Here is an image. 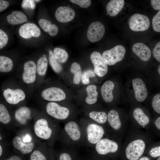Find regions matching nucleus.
Listing matches in <instances>:
<instances>
[{"label": "nucleus", "instance_id": "obj_3", "mask_svg": "<svg viewBox=\"0 0 160 160\" xmlns=\"http://www.w3.org/2000/svg\"><path fill=\"white\" fill-rule=\"evenodd\" d=\"M122 144L120 140L116 141L105 138L102 139L96 144L95 149L98 154L105 155L115 153L121 150Z\"/></svg>", "mask_w": 160, "mask_h": 160}, {"label": "nucleus", "instance_id": "obj_37", "mask_svg": "<svg viewBox=\"0 0 160 160\" xmlns=\"http://www.w3.org/2000/svg\"><path fill=\"white\" fill-rule=\"evenodd\" d=\"M30 160H47V158L41 151L35 150L31 154Z\"/></svg>", "mask_w": 160, "mask_h": 160}, {"label": "nucleus", "instance_id": "obj_5", "mask_svg": "<svg viewBox=\"0 0 160 160\" xmlns=\"http://www.w3.org/2000/svg\"><path fill=\"white\" fill-rule=\"evenodd\" d=\"M131 121L130 123L136 127L146 130L151 123L149 116L140 107L136 108L132 111Z\"/></svg>", "mask_w": 160, "mask_h": 160}, {"label": "nucleus", "instance_id": "obj_25", "mask_svg": "<svg viewBox=\"0 0 160 160\" xmlns=\"http://www.w3.org/2000/svg\"><path fill=\"white\" fill-rule=\"evenodd\" d=\"M86 91L87 95L85 99L86 103L88 104H93L97 101L98 92L97 87L94 85H90L87 87Z\"/></svg>", "mask_w": 160, "mask_h": 160}, {"label": "nucleus", "instance_id": "obj_36", "mask_svg": "<svg viewBox=\"0 0 160 160\" xmlns=\"http://www.w3.org/2000/svg\"><path fill=\"white\" fill-rule=\"evenodd\" d=\"M151 105L154 111L160 114V93L154 96Z\"/></svg>", "mask_w": 160, "mask_h": 160}, {"label": "nucleus", "instance_id": "obj_12", "mask_svg": "<svg viewBox=\"0 0 160 160\" xmlns=\"http://www.w3.org/2000/svg\"><path fill=\"white\" fill-rule=\"evenodd\" d=\"M3 95L7 102L13 105L23 100L26 96L24 92L20 89L7 88L4 90Z\"/></svg>", "mask_w": 160, "mask_h": 160}, {"label": "nucleus", "instance_id": "obj_52", "mask_svg": "<svg viewBox=\"0 0 160 160\" xmlns=\"http://www.w3.org/2000/svg\"><path fill=\"white\" fill-rule=\"evenodd\" d=\"M158 71L160 75V65L159 66L158 69Z\"/></svg>", "mask_w": 160, "mask_h": 160}, {"label": "nucleus", "instance_id": "obj_15", "mask_svg": "<svg viewBox=\"0 0 160 160\" xmlns=\"http://www.w3.org/2000/svg\"><path fill=\"white\" fill-rule=\"evenodd\" d=\"M35 132L39 137L43 139H49L52 133V130L48 127L47 120L44 119L37 120L34 127Z\"/></svg>", "mask_w": 160, "mask_h": 160}, {"label": "nucleus", "instance_id": "obj_17", "mask_svg": "<svg viewBox=\"0 0 160 160\" xmlns=\"http://www.w3.org/2000/svg\"><path fill=\"white\" fill-rule=\"evenodd\" d=\"M75 15L74 10L71 7L60 6L57 8L55 12V17L59 22L66 23L72 20Z\"/></svg>", "mask_w": 160, "mask_h": 160}, {"label": "nucleus", "instance_id": "obj_2", "mask_svg": "<svg viewBox=\"0 0 160 160\" xmlns=\"http://www.w3.org/2000/svg\"><path fill=\"white\" fill-rule=\"evenodd\" d=\"M107 121L111 129L116 133L120 140L123 138L128 128V119L121 117L116 110H110L107 114Z\"/></svg>", "mask_w": 160, "mask_h": 160}, {"label": "nucleus", "instance_id": "obj_1", "mask_svg": "<svg viewBox=\"0 0 160 160\" xmlns=\"http://www.w3.org/2000/svg\"><path fill=\"white\" fill-rule=\"evenodd\" d=\"M122 149L127 160H138L150 145V138L147 131L130 123L125 133Z\"/></svg>", "mask_w": 160, "mask_h": 160}, {"label": "nucleus", "instance_id": "obj_10", "mask_svg": "<svg viewBox=\"0 0 160 160\" xmlns=\"http://www.w3.org/2000/svg\"><path fill=\"white\" fill-rule=\"evenodd\" d=\"M87 138L89 143L96 144L103 136L105 132L101 126L95 124H90L87 128Z\"/></svg>", "mask_w": 160, "mask_h": 160}, {"label": "nucleus", "instance_id": "obj_18", "mask_svg": "<svg viewBox=\"0 0 160 160\" xmlns=\"http://www.w3.org/2000/svg\"><path fill=\"white\" fill-rule=\"evenodd\" d=\"M132 49L133 52L143 61H148L151 57L150 49L143 43H137L134 44Z\"/></svg>", "mask_w": 160, "mask_h": 160}, {"label": "nucleus", "instance_id": "obj_54", "mask_svg": "<svg viewBox=\"0 0 160 160\" xmlns=\"http://www.w3.org/2000/svg\"><path fill=\"white\" fill-rule=\"evenodd\" d=\"M157 160H160V156L159 157L158 159H157Z\"/></svg>", "mask_w": 160, "mask_h": 160}, {"label": "nucleus", "instance_id": "obj_46", "mask_svg": "<svg viewBox=\"0 0 160 160\" xmlns=\"http://www.w3.org/2000/svg\"><path fill=\"white\" fill-rule=\"evenodd\" d=\"M59 160H72V159L69 154L64 153L60 155Z\"/></svg>", "mask_w": 160, "mask_h": 160}, {"label": "nucleus", "instance_id": "obj_24", "mask_svg": "<svg viewBox=\"0 0 160 160\" xmlns=\"http://www.w3.org/2000/svg\"><path fill=\"white\" fill-rule=\"evenodd\" d=\"M7 22L12 25H17L27 21V18L23 12L18 11H13L7 17Z\"/></svg>", "mask_w": 160, "mask_h": 160}, {"label": "nucleus", "instance_id": "obj_14", "mask_svg": "<svg viewBox=\"0 0 160 160\" xmlns=\"http://www.w3.org/2000/svg\"><path fill=\"white\" fill-rule=\"evenodd\" d=\"M132 84L136 100L142 102L146 99L148 92L146 86L142 79L139 78L133 79Z\"/></svg>", "mask_w": 160, "mask_h": 160}, {"label": "nucleus", "instance_id": "obj_33", "mask_svg": "<svg viewBox=\"0 0 160 160\" xmlns=\"http://www.w3.org/2000/svg\"><path fill=\"white\" fill-rule=\"evenodd\" d=\"M95 76L94 72L91 70H88L85 71L82 74L81 81L84 84H87L90 82L89 78L94 77Z\"/></svg>", "mask_w": 160, "mask_h": 160}, {"label": "nucleus", "instance_id": "obj_16", "mask_svg": "<svg viewBox=\"0 0 160 160\" xmlns=\"http://www.w3.org/2000/svg\"><path fill=\"white\" fill-rule=\"evenodd\" d=\"M19 33L20 36L23 38L28 39L32 37H39L41 31L39 27L34 23H27L20 27Z\"/></svg>", "mask_w": 160, "mask_h": 160}, {"label": "nucleus", "instance_id": "obj_35", "mask_svg": "<svg viewBox=\"0 0 160 160\" xmlns=\"http://www.w3.org/2000/svg\"><path fill=\"white\" fill-rule=\"evenodd\" d=\"M152 25L153 28L155 31L160 32V10L153 17Z\"/></svg>", "mask_w": 160, "mask_h": 160}, {"label": "nucleus", "instance_id": "obj_51", "mask_svg": "<svg viewBox=\"0 0 160 160\" xmlns=\"http://www.w3.org/2000/svg\"><path fill=\"white\" fill-rule=\"evenodd\" d=\"M2 149L1 147V146L0 145V156H1L2 155Z\"/></svg>", "mask_w": 160, "mask_h": 160}, {"label": "nucleus", "instance_id": "obj_43", "mask_svg": "<svg viewBox=\"0 0 160 160\" xmlns=\"http://www.w3.org/2000/svg\"><path fill=\"white\" fill-rule=\"evenodd\" d=\"M58 32V28L56 25L52 24L50 26L48 31L49 35L51 36H56Z\"/></svg>", "mask_w": 160, "mask_h": 160}, {"label": "nucleus", "instance_id": "obj_27", "mask_svg": "<svg viewBox=\"0 0 160 160\" xmlns=\"http://www.w3.org/2000/svg\"><path fill=\"white\" fill-rule=\"evenodd\" d=\"M70 71L74 74L73 82L75 84H79L82 75L81 68L80 65L76 62L73 63L70 68Z\"/></svg>", "mask_w": 160, "mask_h": 160}, {"label": "nucleus", "instance_id": "obj_28", "mask_svg": "<svg viewBox=\"0 0 160 160\" xmlns=\"http://www.w3.org/2000/svg\"><path fill=\"white\" fill-rule=\"evenodd\" d=\"M47 65L48 59L45 56H42L38 59L36 65L37 73L39 75L43 76L45 75Z\"/></svg>", "mask_w": 160, "mask_h": 160}, {"label": "nucleus", "instance_id": "obj_42", "mask_svg": "<svg viewBox=\"0 0 160 160\" xmlns=\"http://www.w3.org/2000/svg\"><path fill=\"white\" fill-rule=\"evenodd\" d=\"M21 6L24 9L29 8L33 9L35 8V4L34 0H23L22 2Z\"/></svg>", "mask_w": 160, "mask_h": 160}, {"label": "nucleus", "instance_id": "obj_38", "mask_svg": "<svg viewBox=\"0 0 160 160\" xmlns=\"http://www.w3.org/2000/svg\"><path fill=\"white\" fill-rule=\"evenodd\" d=\"M39 24L41 28L46 32H48L49 28L52 25L50 21L44 19L39 20Z\"/></svg>", "mask_w": 160, "mask_h": 160}, {"label": "nucleus", "instance_id": "obj_48", "mask_svg": "<svg viewBox=\"0 0 160 160\" xmlns=\"http://www.w3.org/2000/svg\"><path fill=\"white\" fill-rule=\"evenodd\" d=\"M5 160H22V159L19 156L15 155L10 156Z\"/></svg>", "mask_w": 160, "mask_h": 160}, {"label": "nucleus", "instance_id": "obj_6", "mask_svg": "<svg viewBox=\"0 0 160 160\" xmlns=\"http://www.w3.org/2000/svg\"><path fill=\"white\" fill-rule=\"evenodd\" d=\"M130 28L134 31H143L147 30L150 25V20L146 15L139 13L132 15L128 20Z\"/></svg>", "mask_w": 160, "mask_h": 160}, {"label": "nucleus", "instance_id": "obj_47", "mask_svg": "<svg viewBox=\"0 0 160 160\" xmlns=\"http://www.w3.org/2000/svg\"><path fill=\"white\" fill-rule=\"evenodd\" d=\"M153 124L156 129L160 130V116L156 119Z\"/></svg>", "mask_w": 160, "mask_h": 160}, {"label": "nucleus", "instance_id": "obj_20", "mask_svg": "<svg viewBox=\"0 0 160 160\" xmlns=\"http://www.w3.org/2000/svg\"><path fill=\"white\" fill-rule=\"evenodd\" d=\"M114 87L113 82L110 80L105 81L101 88V93L104 101L108 103L111 102L113 99L112 91Z\"/></svg>", "mask_w": 160, "mask_h": 160}, {"label": "nucleus", "instance_id": "obj_13", "mask_svg": "<svg viewBox=\"0 0 160 160\" xmlns=\"http://www.w3.org/2000/svg\"><path fill=\"white\" fill-rule=\"evenodd\" d=\"M36 65L33 61H28L24 65L22 75L23 81L27 84L33 83L36 78Z\"/></svg>", "mask_w": 160, "mask_h": 160}, {"label": "nucleus", "instance_id": "obj_30", "mask_svg": "<svg viewBox=\"0 0 160 160\" xmlns=\"http://www.w3.org/2000/svg\"><path fill=\"white\" fill-rule=\"evenodd\" d=\"M49 64L53 70L57 73L60 72L62 70V67L55 58L54 53L51 50L49 51Z\"/></svg>", "mask_w": 160, "mask_h": 160}, {"label": "nucleus", "instance_id": "obj_19", "mask_svg": "<svg viewBox=\"0 0 160 160\" xmlns=\"http://www.w3.org/2000/svg\"><path fill=\"white\" fill-rule=\"evenodd\" d=\"M12 144L15 148L23 154L31 153L34 147V144L32 142L24 143L19 136H16L14 138Z\"/></svg>", "mask_w": 160, "mask_h": 160}, {"label": "nucleus", "instance_id": "obj_53", "mask_svg": "<svg viewBox=\"0 0 160 160\" xmlns=\"http://www.w3.org/2000/svg\"><path fill=\"white\" fill-rule=\"evenodd\" d=\"M34 1H36V2H39L40 1V0H34Z\"/></svg>", "mask_w": 160, "mask_h": 160}, {"label": "nucleus", "instance_id": "obj_41", "mask_svg": "<svg viewBox=\"0 0 160 160\" xmlns=\"http://www.w3.org/2000/svg\"><path fill=\"white\" fill-rule=\"evenodd\" d=\"M153 55L154 58L160 62V41L156 44L153 50Z\"/></svg>", "mask_w": 160, "mask_h": 160}, {"label": "nucleus", "instance_id": "obj_23", "mask_svg": "<svg viewBox=\"0 0 160 160\" xmlns=\"http://www.w3.org/2000/svg\"><path fill=\"white\" fill-rule=\"evenodd\" d=\"M31 111L26 106H22L17 109L15 113L16 120L22 124H25L31 117Z\"/></svg>", "mask_w": 160, "mask_h": 160}, {"label": "nucleus", "instance_id": "obj_7", "mask_svg": "<svg viewBox=\"0 0 160 160\" xmlns=\"http://www.w3.org/2000/svg\"><path fill=\"white\" fill-rule=\"evenodd\" d=\"M90 59L94 65L95 73L100 77L105 76L108 72V67L101 54L94 51L91 54Z\"/></svg>", "mask_w": 160, "mask_h": 160}, {"label": "nucleus", "instance_id": "obj_21", "mask_svg": "<svg viewBox=\"0 0 160 160\" xmlns=\"http://www.w3.org/2000/svg\"><path fill=\"white\" fill-rule=\"evenodd\" d=\"M65 131L71 138L74 141L79 140L81 135L80 129L78 125L76 122L71 121L65 126Z\"/></svg>", "mask_w": 160, "mask_h": 160}, {"label": "nucleus", "instance_id": "obj_45", "mask_svg": "<svg viewBox=\"0 0 160 160\" xmlns=\"http://www.w3.org/2000/svg\"><path fill=\"white\" fill-rule=\"evenodd\" d=\"M9 3L5 1L0 0V12H1L6 9L9 6Z\"/></svg>", "mask_w": 160, "mask_h": 160}, {"label": "nucleus", "instance_id": "obj_9", "mask_svg": "<svg viewBox=\"0 0 160 160\" xmlns=\"http://www.w3.org/2000/svg\"><path fill=\"white\" fill-rule=\"evenodd\" d=\"M46 110L49 115L59 119H65L69 114V111L68 108L61 106L54 102H50L47 104Z\"/></svg>", "mask_w": 160, "mask_h": 160}, {"label": "nucleus", "instance_id": "obj_8", "mask_svg": "<svg viewBox=\"0 0 160 160\" xmlns=\"http://www.w3.org/2000/svg\"><path fill=\"white\" fill-rule=\"evenodd\" d=\"M105 32L103 24L99 22H94L89 25L87 32L89 40L92 43L100 41L103 37Z\"/></svg>", "mask_w": 160, "mask_h": 160}, {"label": "nucleus", "instance_id": "obj_44", "mask_svg": "<svg viewBox=\"0 0 160 160\" xmlns=\"http://www.w3.org/2000/svg\"><path fill=\"white\" fill-rule=\"evenodd\" d=\"M151 3L154 10H160V0H152L151 1Z\"/></svg>", "mask_w": 160, "mask_h": 160}, {"label": "nucleus", "instance_id": "obj_50", "mask_svg": "<svg viewBox=\"0 0 160 160\" xmlns=\"http://www.w3.org/2000/svg\"><path fill=\"white\" fill-rule=\"evenodd\" d=\"M138 160H150L147 156H141Z\"/></svg>", "mask_w": 160, "mask_h": 160}, {"label": "nucleus", "instance_id": "obj_31", "mask_svg": "<svg viewBox=\"0 0 160 160\" xmlns=\"http://www.w3.org/2000/svg\"><path fill=\"white\" fill-rule=\"evenodd\" d=\"M53 53L56 59L59 62L63 63L65 62L68 58L67 52L64 49L56 47L54 49Z\"/></svg>", "mask_w": 160, "mask_h": 160}, {"label": "nucleus", "instance_id": "obj_29", "mask_svg": "<svg viewBox=\"0 0 160 160\" xmlns=\"http://www.w3.org/2000/svg\"><path fill=\"white\" fill-rule=\"evenodd\" d=\"M89 116L99 124H104L107 121V115L104 111H92L89 113Z\"/></svg>", "mask_w": 160, "mask_h": 160}, {"label": "nucleus", "instance_id": "obj_40", "mask_svg": "<svg viewBox=\"0 0 160 160\" xmlns=\"http://www.w3.org/2000/svg\"><path fill=\"white\" fill-rule=\"evenodd\" d=\"M8 37L6 33L0 29V49L3 48L7 44Z\"/></svg>", "mask_w": 160, "mask_h": 160}, {"label": "nucleus", "instance_id": "obj_26", "mask_svg": "<svg viewBox=\"0 0 160 160\" xmlns=\"http://www.w3.org/2000/svg\"><path fill=\"white\" fill-rule=\"evenodd\" d=\"M13 67V63L9 58L3 56H0V71L7 73L11 71Z\"/></svg>", "mask_w": 160, "mask_h": 160}, {"label": "nucleus", "instance_id": "obj_34", "mask_svg": "<svg viewBox=\"0 0 160 160\" xmlns=\"http://www.w3.org/2000/svg\"><path fill=\"white\" fill-rule=\"evenodd\" d=\"M149 155L153 158L160 156V145L152 146L150 145L146 151Z\"/></svg>", "mask_w": 160, "mask_h": 160}, {"label": "nucleus", "instance_id": "obj_4", "mask_svg": "<svg viewBox=\"0 0 160 160\" xmlns=\"http://www.w3.org/2000/svg\"><path fill=\"white\" fill-rule=\"evenodd\" d=\"M126 52L125 47L121 45H117L111 49L104 51L102 56L107 65H114L122 60Z\"/></svg>", "mask_w": 160, "mask_h": 160}, {"label": "nucleus", "instance_id": "obj_39", "mask_svg": "<svg viewBox=\"0 0 160 160\" xmlns=\"http://www.w3.org/2000/svg\"><path fill=\"white\" fill-rule=\"evenodd\" d=\"M70 1L79 5L82 8L88 7L91 2V1L90 0H70Z\"/></svg>", "mask_w": 160, "mask_h": 160}, {"label": "nucleus", "instance_id": "obj_32", "mask_svg": "<svg viewBox=\"0 0 160 160\" xmlns=\"http://www.w3.org/2000/svg\"><path fill=\"white\" fill-rule=\"evenodd\" d=\"M11 120V117L9 112L4 105L0 104V121L4 124L9 123Z\"/></svg>", "mask_w": 160, "mask_h": 160}, {"label": "nucleus", "instance_id": "obj_49", "mask_svg": "<svg viewBox=\"0 0 160 160\" xmlns=\"http://www.w3.org/2000/svg\"><path fill=\"white\" fill-rule=\"evenodd\" d=\"M31 137L29 134L26 135L23 138V141L24 143H28L31 142Z\"/></svg>", "mask_w": 160, "mask_h": 160}, {"label": "nucleus", "instance_id": "obj_22", "mask_svg": "<svg viewBox=\"0 0 160 160\" xmlns=\"http://www.w3.org/2000/svg\"><path fill=\"white\" fill-rule=\"evenodd\" d=\"M124 3V0H111L107 4L106 10L110 16L116 15L123 8Z\"/></svg>", "mask_w": 160, "mask_h": 160}, {"label": "nucleus", "instance_id": "obj_11", "mask_svg": "<svg viewBox=\"0 0 160 160\" xmlns=\"http://www.w3.org/2000/svg\"><path fill=\"white\" fill-rule=\"evenodd\" d=\"M41 95L43 99L50 101H60L66 98V95L64 91L55 87L44 89L41 92Z\"/></svg>", "mask_w": 160, "mask_h": 160}]
</instances>
